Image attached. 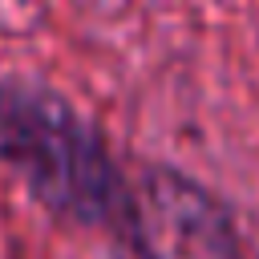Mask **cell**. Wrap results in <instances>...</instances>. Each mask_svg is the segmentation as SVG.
<instances>
[{"label": "cell", "instance_id": "cell-1", "mask_svg": "<svg viewBox=\"0 0 259 259\" xmlns=\"http://www.w3.org/2000/svg\"><path fill=\"white\" fill-rule=\"evenodd\" d=\"M0 162H8L53 210L125 231L134 186L69 105L0 85Z\"/></svg>", "mask_w": 259, "mask_h": 259}, {"label": "cell", "instance_id": "cell-2", "mask_svg": "<svg viewBox=\"0 0 259 259\" xmlns=\"http://www.w3.org/2000/svg\"><path fill=\"white\" fill-rule=\"evenodd\" d=\"M130 243L146 259H239L235 231L219 202L182 174H150L134 186Z\"/></svg>", "mask_w": 259, "mask_h": 259}]
</instances>
